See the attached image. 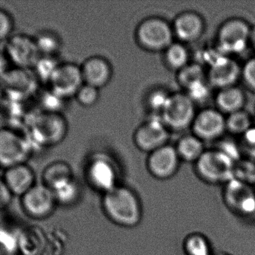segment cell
I'll return each mask as SVG.
<instances>
[{
    "label": "cell",
    "instance_id": "cell-1",
    "mask_svg": "<svg viewBox=\"0 0 255 255\" xmlns=\"http://www.w3.org/2000/svg\"><path fill=\"white\" fill-rule=\"evenodd\" d=\"M101 207L108 220L123 229H135L143 218V207L139 195L124 184L103 195Z\"/></svg>",
    "mask_w": 255,
    "mask_h": 255
},
{
    "label": "cell",
    "instance_id": "cell-2",
    "mask_svg": "<svg viewBox=\"0 0 255 255\" xmlns=\"http://www.w3.org/2000/svg\"><path fill=\"white\" fill-rule=\"evenodd\" d=\"M30 141L43 148L61 143L67 133V123L61 113L40 111L28 121Z\"/></svg>",
    "mask_w": 255,
    "mask_h": 255
},
{
    "label": "cell",
    "instance_id": "cell-3",
    "mask_svg": "<svg viewBox=\"0 0 255 255\" xmlns=\"http://www.w3.org/2000/svg\"><path fill=\"white\" fill-rule=\"evenodd\" d=\"M233 158L221 150H208L195 163L198 178L209 185H223L235 178Z\"/></svg>",
    "mask_w": 255,
    "mask_h": 255
},
{
    "label": "cell",
    "instance_id": "cell-4",
    "mask_svg": "<svg viewBox=\"0 0 255 255\" xmlns=\"http://www.w3.org/2000/svg\"><path fill=\"white\" fill-rule=\"evenodd\" d=\"M31 153L29 138L12 127L0 128V167L7 169L26 163Z\"/></svg>",
    "mask_w": 255,
    "mask_h": 255
},
{
    "label": "cell",
    "instance_id": "cell-5",
    "mask_svg": "<svg viewBox=\"0 0 255 255\" xmlns=\"http://www.w3.org/2000/svg\"><path fill=\"white\" fill-rule=\"evenodd\" d=\"M223 199L228 209L244 219L255 217V191L253 186L234 178L223 186Z\"/></svg>",
    "mask_w": 255,
    "mask_h": 255
},
{
    "label": "cell",
    "instance_id": "cell-6",
    "mask_svg": "<svg viewBox=\"0 0 255 255\" xmlns=\"http://www.w3.org/2000/svg\"><path fill=\"white\" fill-rule=\"evenodd\" d=\"M39 84L32 70L17 67H10L0 78L4 95L13 102H22L34 95Z\"/></svg>",
    "mask_w": 255,
    "mask_h": 255
},
{
    "label": "cell",
    "instance_id": "cell-7",
    "mask_svg": "<svg viewBox=\"0 0 255 255\" xmlns=\"http://www.w3.org/2000/svg\"><path fill=\"white\" fill-rule=\"evenodd\" d=\"M3 52L10 65L27 70H32L41 56L34 37L22 33L6 40Z\"/></svg>",
    "mask_w": 255,
    "mask_h": 255
},
{
    "label": "cell",
    "instance_id": "cell-8",
    "mask_svg": "<svg viewBox=\"0 0 255 255\" xmlns=\"http://www.w3.org/2000/svg\"><path fill=\"white\" fill-rule=\"evenodd\" d=\"M136 39L139 44L150 51L166 50L172 43L173 30L160 17L146 18L136 28Z\"/></svg>",
    "mask_w": 255,
    "mask_h": 255
},
{
    "label": "cell",
    "instance_id": "cell-9",
    "mask_svg": "<svg viewBox=\"0 0 255 255\" xmlns=\"http://www.w3.org/2000/svg\"><path fill=\"white\" fill-rule=\"evenodd\" d=\"M251 29L248 22L244 19H228L218 31L219 48L226 54L242 53L250 44Z\"/></svg>",
    "mask_w": 255,
    "mask_h": 255
},
{
    "label": "cell",
    "instance_id": "cell-10",
    "mask_svg": "<svg viewBox=\"0 0 255 255\" xmlns=\"http://www.w3.org/2000/svg\"><path fill=\"white\" fill-rule=\"evenodd\" d=\"M21 206L27 217L42 220L50 217L58 205L53 191L41 184H36L21 197Z\"/></svg>",
    "mask_w": 255,
    "mask_h": 255
},
{
    "label": "cell",
    "instance_id": "cell-11",
    "mask_svg": "<svg viewBox=\"0 0 255 255\" xmlns=\"http://www.w3.org/2000/svg\"><path fill=\"white\" fill-rule=\"evenodd\" d=\"M194 102L184 93L171 94L161 118L166 127L172 130H182L192 125L194 121Z\"/></svg>",
    "mask_w": 255,
    "mask_h": 255
},
{
    "label": "cell",
    "instance_id": "cell-12",
    "mask_svg": "<svg viewBox=\"0 0 255 255\" xmlns=\"http://www.w3.org/2000/svg\"><path fill=\"white\" fill-rule=\"evenodd\" d=\"M85 176L89 187L102 196L121 184L116 166L104 157H95L91 160Z\"/></svg>",
    "mask_w": 255,
    "mask_h": 255
},
{
    "label": "cell",
    "instance_id": "cell-13",
    "mask_svg": "<svg viewBox=\"0 0 255 255\" xmlns=\"http://www.w3.org/2000/svg\"><path fill=\"white\" fill-rule=\"evenodd\" d=\"M48 85L52 92L65 100L76 96L84 85L81 67L72 63L59 64Z\"/></svg>",
    "mask_w": 255,
    "mask_h": 255
},
{
    "label": "cell",
    "instance_id": "cell-14",
    "mask_svg": "<svg viewBox=\"0 0 255 255\" xmlns=\"http://www.w3.org/2000/svg\"><path fill=\"white\" fill-rule=\"evenodd\" d=\"M181 161L176 148L166 145L150 153L147 160V169L155 179L167 181L178 173Z\"/></svg>",
    "mask_w": 255,
    "mask_h": 255
},
{
    "label": "cell",
    "instance_id": "cell-15",
    "mask_svg": "<svg viewBox=\"0 0 255 255\" xmlns=\"http://www.w3.org/2000/svg\"><path fill=\"white\" fill-rule=\"evenodd\" d=\"M133 139L135 145L140 151L150 154L166 145L169 139L167 127L161 116L151 117L138 127Z\"/></svg>",
    "mask_w": 255,
    "mask_h": 255
},
{
    "label": "cell",
    "instance_id": "cell-16",
    "mask_svg": "<svg viewBox=\"0 0 255 255\" xmlns=\"http://www.w3.org/2000/svg\"><path fill=\"white\" fill-rule=\"evenodd\" d=\"M226 118L220 111L206 109L196 115L192 126L195 136L201 140H214L218 139L226 131Z\"/></svg>",
    "mask_w": 255,
    "mask_h": 255
},
{
    "label": "cell",
    "instance_id": "cell-17",
    "mask_svg": "<svg viewBox=\"0 0 255 255\" xmlns=\"http://www.w3.org/2000/svg\"><path fill=\"white\" fill-rule=\"evenodd\" d=\"M242 74V68L235 60L221 56L213 62L208 72L209 83L221 90L235 86Z\"/></svg>",
    "mask_w": 255,
    "mask_h": 255
},
{
    "label": "cell",
    "instance_id": "cell-18",
    "mask_svg": "<svg viewBox=\"0 0 255 255\" xmlns=\"http://www.w3.org/2000/svg\"><path fill=\"white\" fill-rule=\"evenodd\" d=\"M3 180L13 196L22 197L36 185V176L27 163L4 169Z\"/></svg>",
    "mask_w": 255,
    "mask_h": 255
},
{
    "label": "cell",
    "instance_id": "cell-19",
    "mask_svg": "<svg viewBox=\"0 0 255 255\" xmlns=\"http://www.w3.org/2000/svg\"><path fill=\"white\" fill-rule=\"evenodd\" d=\"M172 30L180 40L190 43L196 41L202 35L205 22L196 12H183L175 18Z\"/></svg>",
    "mask_w": 255,
    "mask_h": 255
},
{
    "label": "cell",
    "instance_id": "cell-20",
    "mask_svg": "<svg viewBox=\"0 0 255 255\" xmlns=\"http://www.w3.org/2000/svg\"><path fill=\"white\" fill-rule=\"evenodd\" d=\"M82 70L84 82L97 88H102L112 79V70L107 60L102 57L88 58L84 63Z\"/></svg>",
    "mask_w": 255,
    "mask_h": 255
},
{
    "label": "cell",
    "instance_id": "cell-21",
    "mask_svg": "<svg viewBox=\"0 0 255 255\" xmlns=\"http://www.w3.org/2000/svg\"><path fill=\"white\" fill-rule=\"evenodd\" d=\"M73 178L74 176L70 165L64 161H55L43 169L42 184L54 190Z\"/></svg>",
    "mask_w": 255,
    "mask_h": 255
},
{
    "label": "cell",
    "instance_id": "cell-22",
    "mask_svg": "<svg viewBox=\"0 0 255 255\" xmlns=\"http://www.w3.org/2000/svg\"><path fill=\"white\" fill-rule=\"evenodd\" d=\"M216 103L220 112L230 115L243 110L246 103V95L238 87H229L220 90L216 97Z\"/></svg>",
    "mask_w": 255,
    "mask_h": 255
},
{
    "label": "cell",
    "instance_id": "cell-23",
    "mask_svg": "<svg viewBox=\"0 0 255 255\" xmlns=\"http://www.w3.org/2000/svg\"><path fill=\"white\" fill-rule=\"evenodd\" d=\"M52 191L58 206L64 208L74 207L79 203L82 197V186L75 178Z\"/></svg>",
    "mask_w": 255,
    "mask_h": 255
},
{
    "label": "cell",
    "instance_id": "cell-24",
    "mask_svg": "<svg viewBox=\"0 0 255 255\" xmlns=\"http://www.w3.org/2000/svg\"><path fill=\"white\" fill-rule=\"evenodd\" d=\"M46 240L41 230L34 229L24 231L18 235V245L19 254L32 255L33 245L34 255L41 254L45 250Z\"/></svg>",
    "mask_w": 255,
    "mask_h": 255
},
{
    "label": "cell",
    "instance_id": "cell-25",
    "mask_svg": "<svg viewBox=\"0 0 255 255\" xmlns=\"http://www.w3.org/2000/svg\"><path fill=\"white\" fill-rule=\"evenodd\" d=\"M184 255H215L209 238L200 232H192L186 235L182 241Z\"/></svg>",
    "mask_w": 255,
    "mask_h": 255
},
{
    "label": "cell",
    "instance_id": "cell-26",
    "mask_svg": "<svg viewBox=\"0 0 255 255\" xmlns=\"http://www.w3.org/2000/svg\"><path fill=\"white\" fill-rule=\"evenodd\" d=\"M175 148L181 160L187 163H196L205 151L202 140L195 135L181 138Z\"/></svg>",
    "mask_w": 255,
    "mask_h": 255
},
{
    "label": "cell",
    "instance_id": "cell-27",
    "mask_svg": "<svg viewBox=\"0 0 255 255\" xmlns=\"http://www.w3.org/2000/svg\"><path fill=\"white\" fill-rule=\"evenodd\" d=\"M34 37L42 56L54 57L61 48L59 37L52 31L44 30L37 33Z\"/></svg>",
    "mask_w": 255,
    "mask_h": 255
},
{
    "label": "cell",
    "instance_id": "cell-28",
    "mask_svg": "<svg viewBox=\"0 0 255 255\" xmlns=\"http://www.w3.org/2000/svg\"><path fill=\"white\" fill-rule=\"evenodd\" d=\"M226 130L234 135H244L253 127L250 113L244 110L230 114L226 118Z\"/></svg>",
    "mask_w": 255,
    "mask_h": 255
},
{
    "label": "cell",
    "instance_id": "cell-29",
    "mask_svg": "<svg viewBox=\"0 0 255 255\" xmlns=\"http://www.w3.org/2000/svg\"><path fill=\"white\" fill-rule=\"evenodd\" d=\"M165 58L171 68L181 70L188 64V51L181 43H172L166 49Z\"/></svg>",
    "mask_w": 255,
    "mask_h": 255
},
{
    "label": "cell",
    "instance_id": "cell-30",
    "mask_svg": "<svg viewBox=\"0 0 255 255\" xmlns=\"http://www.w3.org/2000/svg\"><path fill=\"white\" fill-rule=\"evenodd\" d=\"M58 65L59 63L57 62L54 57L41 55L32 69V71L39 83L45 82L48 84Z\"/></svg>",
    "mask_w": 255,
    "mask_h": 255
},
{
    "label": "cell",
    "instance_id": "cell-31",
    "mask_svg": "<svg viewBox=\"0 0 255 255\" xmlns=\"http://www.w3.org/2000/svg\"><path fill=\"white\" fill-rule=\"evenodd\" d=\"M178 79L180 85L187 89L193 84L205 80V76L202 67L199 64H187L179 70Z\"/></svg>",
    "mask_w": 255,
    "mask_h": 255
},
{
    "label": "cell",
    "instance_id": "cell-32",
    "mask_svg": "<svg viewBox=\"0 0 255 255\" xmlns=\"http://www.w3.org/2000/svg\"><path fill=\"white\" fill-rule=\"evenodd\" d=\"M19 254L18 236L10 232L0 230V255Z\"/></svg>",
    "mask_w": 255,
    "mask_h": 255
},
{
    "label": "cell",
    "instance_id": "cell-33",
    "mask_svg": "<svg viewBox=\"0 0 255 255\" xmlns=\"http://www.w3.org/2000/svg\"><path fill=\"white\" fill-rule=\"evenodd\" d=\"M64 100L65 99L59 97L49 89L41 97L42 111L61 113V110L64 107Z\"/></svg>",
    "mask_w": 255,
    "mask_h": 255
},
{
    "label": "cell",
    "instance_id": "cell-34",
    "mask_svg": "<svg viewBox=\"0 0 255 255\" xmlns=\"http://www.w3.org/2000/svg\"><path fill=\"white\" fill-rule=\"evenodd\" d=\"M14 28L13 16L5 9L0 7V42L8 40L13 35Z\"/></svg>",
    "mask_w": 255,
    "mask_h": 255
},
{
    "label": "cell",
    "instance_id": "cell-35",
    "mask_svg": "<svg viewBox=\"0 0 255 255\" xmlns=\"http://www.w3.org/2000/svg\"><path fill=\"white\" fill-rule=\"evenodd\" d=\"M78 101L85 106H91L99 99V89L91 85L84 84L76 95Z\"/></svg>",
    "mask_w": 255,
    "mask_h": 255
},
{
    "label": "cell",
    "instance_id": "cell-36",
    "mask_svg": "<svg viewBox=\"0 0 255 255\" xmlns=\"http://www.w3.org/2000/svg\"><path fill=\"white\" fill-rule=\"evenodd\" d=\"M186 90H187L186 94L194 103L202 101L206 99L209 94V88L205 80L196 82Z\"/></svg>",
    "mask_w": 255,
    "mask_h": 255
},
{
    "label": "cell",
    "instance_id": "cell-37",
    "mask_svg": "<svg viewBox=\"0 0 255 255\" xmlns=\"http://www.w3.org/2000/svg\"><path fill=\"white\" fill-rule=\"evenodd\" d=\"M170 95L163 90L153 91L148 97V105L153 110L162 112L167 105Z\"/></svg>",
    "mask_w": 255,
    "mask_h": 255
},
{
    "label": "cell",
    "instance_id": "cell-38",
    "mask_svg": "<svg viewBox=\"0 0 255 255\" xmlns=\"http://www.w3.org/2000/svg\"><path fill=\"white\" fill-rule=\"evenodd\" d=\"M243 151L250 158L255 160V127H252L242 136Z\"/></svg>",
    "mask_w": 255,
    "mask_h": 255
},
{
    "label": "cell",
    "instance_id": "cell-39",
    "mask_svg": "<svg viewBox=\"0 0 255 255\" xmlns=\"http://www.w3.org/2000/svg\"><path fill=\"white\" fill-rule=\"evenodd\" d=\"M242 76L246 85L255 91V57L250 58L242 68Z\"/></svg>",
    "mask_w": 255,
    "mask_h": 255
},
{
    "label": "cell",
    "instance_id": "cell-40",
    "mask_svg": "<svg viewBox=\"0 0 255 255\" xmlns=\"http://www.w3.org/2000/svg\"><path fill=\"white\" fill-rule=\"evenodd\" d=\"M12 197L13 195L7 188L1 177L0 178V211H4L8 207L11 202Z\"/></svg>",
    "mask_w": 255,
    "mask_h": 255
},
{
    "label": "cell",
    "instance_id": "cell-41",
    "mask_svg": "<svg viewBox=\"0 0 255 255\" xmlns=\"http://www.w3.org/2000/svg\"><path fill=\"white\" fill-rule=\"evenodd\" d=\"M10 65V63L6 58L4 52L0 51V78L8 70V69L10 68V67H9Z\"/></svg>",
    "mask_w": 255,
    "mask_h": 255
},
{
    "label": "cell",
    "instance_id": "cell-42",
    "mask_svg": "<svg viewBox=\"0 0 255 255\" xmlns=\"http://www.w3.org/2000/svg\"><path fill=\"white\" fill-rule=\"evenodd\" d=\"M250 44L251 45L252 47L255 51V26L253 27L251 29V33H250Z\"/></svg>",
    "mask_w": 255,
    "mask_h": 255
},
{
    "label": "cell",
    "instance_id": "cell-43",
    "mask_svg": "<svg viewBox=\"0 0 255 255\" xmlns=\"http://www.w3.org/2000/svg\"><path fill=\"white\" fill-rule=\"evenodd\" d=\"M4 93H3L2 90H1V87H0V104L2 102L3 97H4Z\"/></svg>",
    "mask_w": 255,
    "mask_h": 255
},
{
    "label": "cell",
    "instance_id": "cell-44",
    "mask_svg": "<svg viewBox=\"0 0 255 255\" xmlns=\"http://www.w3.org/2000/svg\"><path fill=\"white\" fill-rule=\"evenodd\" d=\"M215 255H232L229 254V253H216Z\"/></svg>",
    "mask_w": 255,
    "mask_h": 255
}]
</instances>
